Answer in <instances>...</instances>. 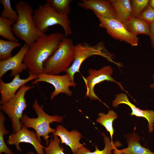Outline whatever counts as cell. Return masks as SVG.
Listing matches in <instances>:
<instances>
[{
  "label": "cell",
  "instance_id": "8992f818",
  "mask_svg": "<svg viewBox=\"0 0 154 154\" xmlns=\"http://www.w3.org/2000/svg\"><path fill=\"white\" fill-rule=\"evenodd\" d=\"M33 86H22L15 95L7 102L0 105V109L6 114L11 123L13 133L20 130L23 124L21 120L23 116V112L27 108V105L25 98L26 93Z\"/></svg>",
  "mask_w": 154,
  "mask_h": 154
},
{
  "label": "cell",
  "instance_id": "9a60e30c",
  "mask_svg": "<svg viewBox=\"0 0 154 154\" xmlns=\"http://www.w3.org/2000/svg\"><path fill=\"white\" fill-rule=\"evenodd\" d=\"M124 104L128 106L131 108L132 112L130 115L138 117H143L145 118L148 122V129L149 133L154 131V111L151 110H142L136 107L129 101L126 95L120 93L116 96L112 102V106L117 107L120 104Z\"/></svg>",
  "mask_w": 154,
  "mask_h": 154
},
{
  "label": "cell",
  "instance_id": "5b68a950",
  "mask_svg": "<svg viewBox=\"0 0 154 154\" xmlns=\"http://www.w3.org/2000/svg\"><path fill=\"white\" fill-rule=\"evenodd\" d=\"M33 17L38 29L43 34L49 27L56 25L62 27L65 37L72 33L68 15L58 14L47 3L39 6L34 11Z\"/></svg>",
  "mask_w": 154,
  "mask_h": 154
},
{
  "label": "cell",
  "instance_id": "d6986e66",
  "mask_svg": "<svg viewBox=\"0 0 154 154\" xmlns=\"http://www.w3.org/2000/svg\"><path fill=\"white\" fill-rule=\"evenodd\" d=\"M123 24L129 32L136 36L140 34L149 36V25L140 19L131 17Z\"/></svg>",
  "mask_w": 154,
  "mask_h": 154
},
{
  "label": "cell",
  "instance_id": "ffe728a7",
  "mask_svg": "<svg viewBox=\"0 0 154 154\" xmlns=\"http://www.w3.org/2000/svg\"><path fill=\"white\" fill-rule=\"evenodd\" d=\"M102 134L105 143L104 147L103 150H100L96 145L95 151L91 152L89 149L83 146L78 150L76 154H112V151L121 146V144L119 141H116L114 143L104 133H102Z\"/></svg>",
  "mask_w": 154,
  "mask_h": 154
},
{
  "label": "cell",
  "instance_id": "836d02e7",
  "mask_svg": "<svg viewBox=\"0 0 154 154\" xmlns=\"http://www.w3.org/2000/svg\"></svg>",
  "mask_w": 154,
  "mask_h": 154
},
{
  "label": "cell",
  "instance_id": "52a82bcc",
  "mask_svg": "<svg viewBox=\"0 0 154 154\" xmlns=\"http://www.w3.org/2000/svg\"><path fill=\"white\" fill-rule=\"evenodd\" d=\"M94 55L101 56L110 61H112L110 56L106 53L103 42H99L94 45H90L86 42L79 43L75 45L73 63L66 71L73 82H74V75L76 73L79 72L83 62L88 58Z\"/></svg>",
  "mask_w": 154,
  "mask_h": 154
},
{
  "label": "cell",
  "instance_id": "30bf717a",
  "mask_svg": "<svg viewBox=\"0 0 154 154\" xmlns=\"http://www.w3.org/2000/svg\"><path fill=\"white\" fill-rule=\"evenodd\" d=\"M37 75L38 78L32 82V84L44 82L52 85L54 90L50 94L51 100L61 93H64L69 96H72V92L69 89V87L70 86L75 87L76 83L72 81L67 73L63 75H59L42 73Z\"/></svg>",
  "mask_w": 154,
  "mask_h": 154
},
{
  "label": "cell",
  "instance_id": "ba28073f",
  "mask_svg": "<svg viewBox=\"0 0 154 154\" xmlns=\"http://www.w3.org/2000/svg\"><path fill=\"white\" fill-rule=\"evenodd\" d=\"M94 13L99 21V26L105 29L111 37L125 42L133 46L137 45L139 39L137 37L129 32L122 23L116 19L105 18Z\"/></svg>",
  "mask_w": 154,
  "mask_h": 154
},
{
  "label": "cell",
  "instance_id": "603a6c76",
  "mask_svg": "<svg viewBox=\"0 0 154 154\" xmlns=\"http://www.w3.org/2000/svg\"><path fill=\"white\" fill-rule=\"evenodd\" d=\"M21 45V44L19 42L0 39V60H5L12 57V51Z\"/></svg>",
  "mask_w": 154,
  "mask_h": 154
},
{
  "label": "cell",
  "instance_id": "7402d4cb",
  "mask_svg": "<svg viewBox=\"0 0 154 154\" xmlns=\"http://www.w3.org/2000/svg\"><path fill=\"white\" fill-rule=\"evenodd\" d=\"M15 22L0 17V35L8 40L19 42L12 32V26Z\"/></svg>",
  "mask_w": 154,
  "mask_h": 154
},
{
  "label": "cell",
  "instance_id": "4316f807",
  "mask_svg": "<svg viewBox=\"0 0 154 154\" xmlns=\"http://www.w3.org/2000/svg\"><path fill=\"white\" fill-rule=\"evenodd\" d=\"M0 3L3 7V9L1 14V17L16 22L18 15L16 11L12 8L10 0H0Z\"/></svg>",
  "mask_w": 154,
  "mask_h": 154
},
{
  "label": "cell",
  "instance_id": "83f0119b",
  "mask_svg": "<svg viewBox=\"0 0 154 154\" xmlns=\"http://www.w3.org/2000/svg\"><path fill=\"white\" fill-rule=\"evenodd\" d=\"M136 17L150 25L154 23V8L148 5Z\"/></svg>",
  "mask_w": 154,
  "mask_h": 154
},
{
  "label": "cell",
  "instance_id": "f546056e",
  "mask_svg": "<svg viewBox=\"0 0 154 154\" xmlns=\"http://www.w3.org/2000/svg\"><path fill=\"white\" fill-rule=\"evenodd\" d=\"M150 28V38L152 46L154 50V23L149 25Z\"/></svg>",
  "mask_w": 154,
  "mask_h": 154
},
{
  "label": "cell",
  "instance_id": "7a4b0ae2",
  "mask_svg": "<svg viewBox=\"0 0 154 154\" xmlns=\"http://www.w3.org/2000/svg\"><path fill=\"white\" fill-rule=\"evenodd\" d=\"M15 8L18 18L12 26V31L17 38L30 47L45 34L38 29L33 17L34 11L29 3L20 1L16 4Z\"/></svg>",
  "mask_w": 154,
  "mask_h": 154
},
{
  "label": "cell",
  "instance_id": "d6a6232c",
  "mask_svg": "<svg viewBox=\"0 0 154 154\" xmlns=\"http://www.w3.org/2000/svg\"><path fill=\"white\" fill-rule=\"evenodd\" d=\"M26 154H35V153L33 151H30L28 152Z\"/></svg>",
  "mask_w": 154,
  "mask_h": 154
},
{
  "label": "cell",
  "instance_id": "2e32d148",
  "mask_svg": "<svg viewBox=\"0 0 154 154\" xmlns=\"http://www.w3.org/2000/svg\"><path fill=\"white\" fill-rule=\"evenodd\" d=\"M56 130L55 133L52 135L59 137L61 143L69 146L73 154H76L78 150L84 146L80 142L82 136L78 131L74 130L69 131L61 125H57Z\"/></svg>",
  "mask_w": 154,
  "mask_h": 154
},
{
  "label": "cell",
  "instance_id": "f1b7e54d",
  "mask_svg": "<svg viewBox=\"0 0 154 154\" xmlns=\"http://www.w3.org/2000/svg\"><path fill=\"white\" fill-rule=\"evenodd\" d=\"M132 7L131 17H136L148 5V0H132L130 1Z\"/></svg>",
  "mask_w": 154,
  "mask_h": 154
},
{
  "label": "cell",
  "instance_id": "6da1fadb",
  "mask_svg": "<svg viewBox=\"0 0 154 154\" xmlns=\"http://www.w3.org/2000/svg\"><path fill=\"white\" fill-rule=\"evenodd\" d=\"M65 37L60 33L45 34L29 47L23 60L29 73L37 75L42 73L44 62L57 49Z\"/></svg>",
  "mask_w": 154,
  "mask_h": 154
},
{
  "label": "cell",
  "instance_id": "7c38bea8",
  "mask_svg": "<svg viewBox=\"0 0 154 154\" xmlns=\"http://www.w3.org/2000/svg\"><path fill=\"white\" fill-rule=\"evenodd\" d=\"M29 46L25 43L19 52L15 55L5 60L0 61V79L8 71H11L10 76L19 74L25 70L27 69L23 60Z\"/></svg>",
  "mask_w": 154,
  "mask_h": 154
},
{
  "label": "cell",
  "instance_id": "44dd1931",
  "mask_svg": "<svg viewBox=\"0 0 154 154\" xmlns=\"http://www.w3.org/2000/svg\"><path fill=\"white\" fill-rule=\"evenodd\" d=\"M98 116L99 117L97 119L96 122L104 126L107 131L109 132L111 141H113L112 137L114 131L113 122L117 117L116 113L113 110H109L107 114L100 112L98 114Z\"/></svg>",
  "mask_w": 154,
  "mask_h": 154
},
{
  "label": "cell",
  "instance_id": "484cf974",
  "mask_svg": "<svg viewBox=\"0 0 154 154\" xmlns=\"http://www.w3.org/2000/svg\"><path fill=\"white\" fill-rule=\"evenodd\" d=\"M53 136V139L51 137L48 145L45 147V154H66L64 152V148L60 145L61 142L60 138L57 135Z\"/></svg>",
  "mask_w": 154,
  "mask_h": 154
},
{
  "label": "cell",
  "instance_id": "4fadbf2b",
  "mask_svg": "<svg viewBox=\"0 0 154 154\" xmlns=\"http://www.w3.org/2000/svg\"><path fill=\"white\" fill-rule=\"evenodd\" d=\"M29 77L26 79H21L19 74L16 75L13 80L8 83H5L0 79V92L1 95L0 105L7 102L14 97L17 91L22 86L30 81L38 78L37 75L29 73Z\"/></svg>",
  "mask_w": 154,
  "mask_h": 154
},
{
  "label": "cell",
  "instance_id": "e0dca14e",
  "mask_svg": "<svg viewBox=\"0 0 154 154\" xmlns=\"http://www.w3.org/2000/svg\"><path fill=\"white\" fill-rule=\"evenodd\" d=\"M128 146L121 149H116L113 150L114 154H154L149 149L141 145L140 137L135 132L126 134Z\"/></svg>",
  "mask_w": 154,
  "mask_h": 154
},
{
  "label": "cell",
  "instance_id": "ac0fdd59",
  "mask_svg": "<svg viewBox=\"0 0 154 154\" xmlns=\"http://www.w3.org/2000/svg\"><path fill=\"white\" fill-rule=\"evenodd\" d=\"M114 8L116 19L123 24L131 16L132 7L129 0H110Z\"/></svg>",
  "mask_w": 154,
  "mask_h": 154
},
{
  "label": "cell",
  "instance_id": "277c9868",
  "mask_svg": "<svg viewBox=\"0 0 154 154\" xmlns=\"http://www.w3.org/2000/svg\"><path fill=\"white\" fill-rule=\"evenodd\" d=\"M74 50L72 39L65 37L57 49L44 62L42 73L57 75L66 72L74 60Z\"/></svg>",
  "mask_w": 154,
  "mask_h": 154
},
{
  "label": "cell",
  "instance_id": "cb8c5ba5",
  "mask_svg": "<svg viewBox=\"0 0 154 154\" xmlns=\"http://www.w3.org/2000/svg\"><path fill=\"white\" fill-rule=\"evenodd\" d=\"M72 1V0H47L46 1L58 14L68 15L71 11L70 4Z\"/></svg>",
  "mask_w": 154,
  "mask_h": 154
},
{
  "label": "cell",
  "instance_id": "8fae6325",
  "mask_svg": "<svg viewBox=\"0 0 154 154\" xmlns=\"http://www.w3.org/2000/svg\"><path fill=\"white\" fill-rule=\"evenodd\" d=\"M7 143L9 145H15L17 150L20 152L22 151L19 145L21 143H29L33 146L37 154H45V147L38 141L36 133L23 125L20 130L9 135Z\"/></svg>",
  "mask_w": 154,
  "mask_h": 154
},
{
  "label": "cell",
  "instance_id": "9c48e42d",
  "mask_svg": "<svg viewBox=\"0 0 154 154\" xmlns=\"http://www.w3.org/2000/svg\"><path fill=\"white\" fill-rule=\"evenodd\" d=\"M88 72L89 75L83 78L86 89L85 96L91 100H100L95 93L94 87L96 84L104 81L116 83L123 89L122 86L112 77L113 69L110 65L104 66L98 70L90 69Z\"/></svg>",
  "mask_w": 154,
  "mask_h": 154
},
{
  "label": "cell",
  "instance_id": "3957f363",
  "mask_svg": "<svg viewBox=\"0 0 154 154\" xmlns=\"http://www.w3.org/2000/svg\"><path fill=\"white\" fill-rule=\"evenodd\" d=\"M32 107L37 116V117L31 118L26 114H24L21 120V123L27 128H32L35 131L38 141L41 143V137H43L46 144L48 145L49 141V134H54L56 130L51 128L50 124L54 122H62L64 117L55 115H50L46 114L43 109L42 105H40L37 100H35Z\"/></svg>",
  "mask_w": 154,
  "mask_h": 154
},
{
  "label": "cell",
  "instance_id": "d4e9b609",
  "mask_svg": "<svg viewBox=\"0 0 154 154\" xmlns=\"http://www.w3.org/2000/svg\"><path fill=\"white\" fill-rule=\"evenodd\" d=\"M5 117L2 111L0 112V154L4 153L6 154H13V152L7 146L4 140V135L9 133L4 125Z\"/></svg>",
  "mask_w": 154,
  "mask_h": 154
},
{
  "label": "cell",
  "instance_id": "1f68e13d",
  "mask_svg": "<svg viewBox=\"0 0 154 154\" xmlns=\"http://www.w3.org/2000/svg\"><path fill=\"white\" fill-rule=\"evenodd\" d=\"M152 77L153 79L154 82L153 83L150 84V87L151 89L154 90V75Z\"/></svg>",
  "mask_w": 154,
  "mask_h": 154
},
{
  "label": "cell",
  "instance_id": "5bb4252c",
  "mask_svg": "<svg viewBox=\"0 0 154 154\" xmlns=\"http://www.w3.org/2000/svg\"><path fill=\"white\" fill-rule=\"evenodd\" d=\"M78 4L80 7L91 10L102 17L116 19L115 12L110 0H82Z\"/></svg>",
  "mask_w": 154,
  "mask_h": 154
},
{
  "label": "cell",
  "instance_id": "4dcf8cb0",
  "mask_svg": "<svg viewBox=\"0 0 154 154\" xmlns=\"http://www.w3.org/2000/svg\"><path fill=\"white\" fill-rule=\"evenodd\" d=\"M148 5L152 8H154V0H149Z\"/></svg>",
  "mask_w": 154,
  "mask_h": 154
}]
</instances>
